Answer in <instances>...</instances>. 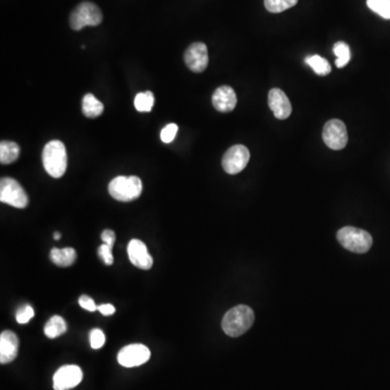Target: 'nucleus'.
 I'll return each instance as SVG.
<instances>
[{
    "label": "nucleus",
    "mask_w": 390,
    "mask_h": 390,
    "mask_svg": "<svg viewBox=\"0 0 390 390\" xmlns=\"http://www.w3.org/2000/svg\"><path fill=\"white\" fill-rule=\"evenodd\" d=\"M298 0H264V7L272 13H280L297 5Z\"/></svg>",
    "instance_id": "23"
},
{
    "label": "nucleus",
    "mask_w": 390,
    "mask_h": 390,
    "mask_svg": "<svg viewBox=\"0 0 390 390\" xmlns=\"http://www.w3.org/2000/svg\"><path fill=\"white\" fill-rule=\"evenodd\" d=\"M50 258H51L52 262L59 267H70L74 264L75 260H76V252L74 248H52L50 252Z\"/></svg>",
    "instance_id": "16"
},
{
    "label": "nucleus",
    "mask_w": 390,
    "mask_h": 390,
    "mask_svg": "<svg viewBox=\"0 0 390 390\" xmlns=\"http://www.w3.org/2000/svg\"><path fill=\"white\" fill-rule=\"evenodd\" d=\"M212 101L214 108L218 112L228 113L236 109L238 98L233 88L230 86H221L216 89Z\"/></svg>",
    "instance_id": "15"
},
{
    "label": "nucleus",
    "mask_w": 390,
    "mask_h": 390,
    "mask_svg": "<svg viewBox=\"0 0 390 390\" xmlns=\"http://www.w3.org/2000/svg\"><path fill=\"white\" fill-rule=\"evenodd\" d=\"M337 240L343 248L357 254H365L373 244L369 232L355 227H345L337 232Z\"/></svg>",
    "instance_id": "4"
},
{
    "label": "nucleus",
    "mask_w": 390,
    "mask_h": 390,
    "mask_svg": "<svg viewBox=\"0 0 390 390\" xmlns=\"http://www.w3.org/2000/svg\"><path fill=\"white\" fill-rule=\"evenodd\" d=\"M269 108L278 119H286L292 114V104L290 99L279 88H274L269 92Z\"/></svg>",
    "instance_id": "13"
},
{
    "label": "nucleus",
    "mask_w": 390,
    "mask_h": 390,
    "mask_svg": "<svg viewBox=\"0 0 390 390\" xmlns=\"http://www.w3.org/2000/svg\"><path fill=\"white\" fill-rule=\"evenodd\" d=\"M367 5L384 19L390 20V0H367Z\"/></svg>",
    "instance_id": "24"
},
{
    "label": "nucleus",
    "mask_w": 390,
    "mask_h": 390,
    "mask_svg": "<svg viewBox=\"0 0 390 390\" xmlns=\"http://www.w3.org/2000/svg\"><path fill=\"white\" fill-rule=\"evenodd\" d=\"M128 257L131 264L142 270L152 268L153 258L149 254L147 245L140 240H131L128 244Z\"/></svg>",
    "instance_id": "12"
},
{
    "label": "nucleus",
    "mask_w": 390,
    "mask_h": 390,
    "mask_svg": "<svg viewBox=\"0 0 390 390\" xmlns=\"http://www.w3.org/2000/svg\"><path fill=\"white\" fill-rule=\"evenodd\" d=\"M323 141L329 149L343 150L348 142L346 125L341 119H331L323 128Z\"/></svg>",
    "instance_id": "8"
},
{
    "label": "nucleus",
    "mask_w": 390,
    "mask_h": 390,
    "mask_svg": "<svg viewBox=\"0 0 390 390\" xmlns=\"http://www.w3.org/2000/svg\"><path fill=\"white\" fill-rule=\"evenodd\" d=\"M102 12L95 4L84 1L73 10L70 25L74 31H80L86 26H97L102 22Z\"/></svg>",
    "instance_id": "5"
},
{
    "label": "nucleus",
    "mask_w": 390,
    "mask_h": 390,
    "mask_svg": "<svg viewBox=\"0 0 390 390\" xmlns=\"http://www.w3.org/2000/svg\"><path fill=\"white\" fill-rule=\"evenodd\" d=\"M42 164L44 171L51 177L61 178L68 169V154L64 143L60 140H52L44 145L42 151Z\"/></svg>",
    "instance_id": "2"
},
{
    "label": "nucleus",
    "mask_w": 390,
    "mask_h": 390,
    "mask_svg": "<svg viewBox=\"0 0 390 390\" xmlns=\"http://www.w3.org/2000/svg\"><path fill=\"white\" fill-rule=\"evenodd\" d=\"M98 310L102 313L103 316H113L115 313V307L111 304L101 305L98 307Z\"/></svg>",
    "instance_id": "31"
},
{
    "label": "nucleus",
    "mask_w": 390,
    "mask_h": 390,
    "mask_svg": "<svg viewBox=\"0 0 390 390\" xmlns=\"http://www.w3.org/2000/svg\"><path fill=\"white\" fill-rule=\"evenodd\" d=\"M254 320L252 309L245 305H238L224 315L221 327L226 334L231 337H238L248 332Z\"/></svg>",
    "instance_id": "1"
},
{
    "label": "nucleus",
    "mask_w": 390,
    "mask_h": 390,
    "mask_svg": "<svg viewBox=\"0 0 390 390\" xmlns=\"http://www.w3.org/2000/svg\"><path fill=\"white\" fill-rule=\"evenodd\" d=\"M306 63L312 68L313 72L320 75V76H327L332 71V68L329 66L327 60H325L321 56H318V54L307 56Z\"/></svg>",
    "instance_id": "20"
},
{
    "label": "nucleus",
    "mask_w": 390,
    "mask_h": 390,
    "mask_svg": "<svg viewBox=\"0 0 390 390\" xmlns=\"http://www.w3.org/2000/svg\"><path fill=\"white\" fill-rule=\"evenodd\" d=\"M250 159V151L245 145H233L224 153L222 157V167L229 175H236L248 166Z\"/></svg>",
    "instance_id": "7"
},
{
    "label": "nucleus",
    "mask_w": 390,
    "mask_h": 390,
    "mask_svg": "<svg viewBox=\"0 0 390 390\" xmlns=\"http://www.w3.org/2000/svg\"><path fill=\"white\" fill-rule=\"evenodd\" d=\"M333 51H334L335 56H336L337 58V68H343V66H346L347 64L349 63V61H351V48H349L348 44H347L346 42H336V44H334V48H333Z\"/></svg>",
    "instance_id": "22"
},
{
    "label": "nucleus",
    "mask_w": 390,
    "mask_h": 390,
    "mask_svg": "<svg viewBox=\"0 0 390 390\" xmlns=\"http://www.w3.org/2000/svg\"><path fill=\"white\" fill-rule=\"evenodd\" d=\"M112 246L108 245V244L103 243L102 245L99 248V256L102 258L104 264L111 266L114 262V257L112 254Z\"/></svg>",
    "instance_id": "28"
},
{
    "label": "nucleus",
    "mask_w": 390,
    "mask_h": 390,
    "mask_svg": "<svg viewBox=\"0 0 390 390\" xmlns=\"http://www.w3.org/2000/svg\"><path fill=\"white\" fill-rule=\"evenodd\" d=\"M84 374L78 365H64L56 372L54 377V390H70L80 385Z\"/></svg>",
    "instance_id": "10"
},
{
    "label": "nucleus",
    "mask_w": 390,
    "mask_h": 390,
    "mask_svg": "<svg viewBox=\"0 0 390 390\" xmlns=\"http://www.w3.org/2000/svg\"><path fill=\"white\" fill-rule=\"evenodd\" d=\"M178 133V126L176 124H169L167 126L164 127L161 131V140L164 143L173 142L175 139L176 135Z\"/></svg>",
    "instance_id": "27"
},
{
    "label": "nucleus",
    "mask_w": 390,
    "mask_h": 390,
    "mask_svg": "<svg viewBox=\"0 0 390 390\" xmlns=\"http://www.w3.org/2000/svg\"><path fill=\"white\" fill-rule=\"evenodd\" d=\"M142 181L136 176H118L109 185V193L119 202H131L138 199L142 193Z\"/></svg>",
    "instance_id": "3"
},
{
    "label": "nucleus",
    "mask_w": 390,
    "mask_h": 390,
    "mask_svg": "<svg viewBox=\"0 0 390 390\" xmlns=\"http://www.w3.org/2000/svg\"><path fill=\"white\" fill-rule=\"evenodd\" d=\"M90 341V346L94 349L102 348L103 345L106 343V335L99 329H92L89 336Z\"/></svg>",
    "instance_id": "25"
},
{
    "label": "nucleus",
    "mask_w": 390,
    "mask_h": 390,
    "mask_svg": "<svg viewBox=\"0 0 390 390\" xmlns=\"http://www.w3.org/2000/svg\"><path fill=\"white\" fill-rule=\"evenodd\" d=\"M20 157V147L13 141H1L0 143V163L3 165L13 163Z\"/></svg>",
    "instance_id": "18"
},
{
    "label": "nucleus",
    "mask_w": 390,
    "mask_h": 390,
    "mask_svg": "<svg viewBox=\"0 0 390 390\" xmlns=\"http://www.w3.org/2000/svg\"><path fill=\"white\" fill-rule=\"evenodd\" d=\"M151 358L150 349L141 343H133L124 347L117 355L119 365L125 367H136L145 365Z\"/></svg>",
    "instance_id": "9"
},
{
    "label": "nucleus",
    "mask_w": 390,
    "mask_h": 390,
    "mask_svg": "<svg viewBox=\"0 0 390 390\" xmlns=\"http://www.w3.org/2000/svg\"><path fill=\"white\" fill-rule=\"evenodd\" d=\"M101 238H102L103 243L108 244V245L113 248L116 236H115L114 231H112V230H104L101 234Z\"/></svg>",
    "instance_id": "30"
},
{
    "label": "nucleus",
    "mask_w": 390,
    "mask_h": 390,
    "mask_svg": "<svg viewBox=\"0 0 390 390\" xmlns=\"http://www.w3.org/2000/svg\"><path fill=\"white\" fill-rule=\"evenodd\" d=\"M34 317V309L32 308L30 305H25V306L22 307L21 309H19L17 312L18 323L19 324H26V323L30 322L32 318Z\"/></svg>",
    "instance_id": "26"
},
{
    "label": "nucleus",
    "mask_w": 390,
    "mask_h": 390,
    "mask_svg": "<svg viewBox=\"0 0 390 390\" xmlns=\"http://www.w3.org/2000/svg\"><path fill=\"white\" fill-rule=\"evenodd\" d=\"M0 201L16 208H25L28 205V194L13 178H3L0 181Z\"/></svg>",
    "instance_id": "6"
},
{
    "label": "nucleus",
    "mask_w": 390,
    "mask_h": 390,
    "mask_svg": "<svg viewBox=\"0 0 390 390\" xmlns=\"http://www.w3.org/2000/svg\"><path fill=\"white\" fill-rule=\"evenodd\" d=\"M185 63L192 72H204L208 66L207 46L204 42L190 44L185 52Z\"/></svg>",
    "instance_id": "11"
},
{
    "label": "nucleus",
    "mask_w": 390,
    "mask_h": 390,
    "mask_svg": "<svg viewBox=\"0 0 390 390\" xmlns=\"http://www.w3.org/2000/svg\"><path fill=\"white\" fill-rule=\"evenodd\" d=\"M82 110L85 116L89 118H96L100 116L104 111V106L92 94H87L83 98Z\"/></svg>",
    "instance_id": "17"
},
{
    "label": "nucleus",
    "mask_w": 390,
    "mask_h": 390,
    "mask_svg": "<svg viewBox=\"0 0 390 390\" xmlns=\"http://www.w3.org/2000/svg\"><path fill=\"white\" fill-rule=\"evenodd\" d=\"M66 322L62 317L54 316L48 321L47 324L44 327V335L48 339H56V337L61 336L66 332Z\"/></svg>",
    "instance_id": "19"
},
{
    "label": "nucleus",
    "mask_w": 390,
    "mask_h": 390,
    "mask_svg": "<svg viewBox=\"0 0 390 390\" xmlns=\"http://www.w3.org/2000/svg\"><path fill=\"white\" fill-rule=\"evenodd\" d=\"M19 353V339L11 331H4L0 335V363L8 365L17 358Z\"/></svg>",
    "instance_id": "14"
},
{
    "label": "nucleus",
    "mask_w": 390,
    "mask_h": 390,
    "mask_svg": "<svg viewBox=\"0 0 390 390\" xmlns=\"http://www.w3.org/2000/svg\"><path fill=\"white\" fill-rule=\"evenodd\" d=\"M78 303H80V306L84 308L85 310L90 311V312L98 310V306H97L94 299L92 297L87 296V295L80 296Z\"/></svg>",
    "instance_id": "29"
},
{
    "label": "nucleus",
    "mask_w": 390,
    "mask_h": 390,
    "mask_svg": "<svg viewBox=\"0 0 390 390\" xmlns=\"http://www.w3.org/2000/svg\"><path fill=\"white\" fill-rule=\"evenodd\" d=\"M133 104L138 112H151L154 106V95L151 92H139Z\"/></svg>",
    "instance_id": "21"
},
{
    "label": "nucleus",
    "mask_w": 390,
    "mask_h": 390,
    "mask_svg": "<svg viewBox=\"0 0 390 390\" xmlns=\"http://www.w3.org/2000/svg\"><path fill=\"white\" fill-rule=\"evenodd\" d=\"M54 240H60L61 238V234L59 233V232H56L54 236Z\"/></svg>",
    "instance_id": "32"
}]
</instances>
